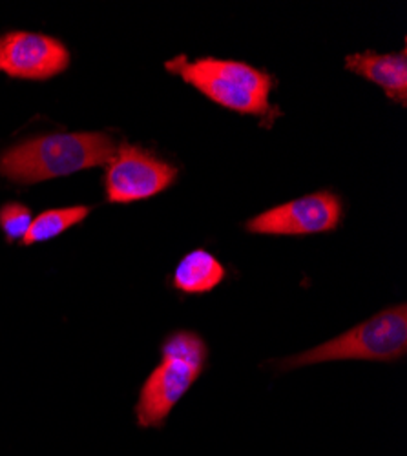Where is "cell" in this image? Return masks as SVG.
<instances>
[{
  "mask_svg": "<svg viewBox=\"0 0 407 456\" xmlns=\"http://www.w3.org/2000/svg\"><path fill=\"white\" fill-rule=\"evenodd\" d=\"M116 151V141L101 132L41 135L4 150L0 154V175L33 184L110 165Z\"/></svg>",
  "mask_w": 407,
  "mask_h": 456,
  "instance_id": "6da1fadb",
  "label": "cell"
},
{
  "mask_svg": "<svg viewBox=\"0 0 407 456\" xmlns=\"http://www.w3.org/2000/svg\"><path fill=\"white\" fill-rule=\"evenodd\" d=\"M346 68L363 79L380 86L386 95L400 102L407 104V53L402 50L400 53H375L367 50L362 53H353L346 59Z\"/></svg>",
  "mask_w": 407,
  "mask_h": 456,
  "instance_id": "ba28073f",
  "label": "cell"
},
{
  "mask_svg": "<svg viewBox=\"0 0 407 456\" xmlns=\"http://www.w3.org/2000/svg\"><path fill=\"white\" fill-rule=\"evenodd\" d=\"M342 201L327 190L274 207L247 221L252 234L265 236H309L338 228L342 221Z\"/></svg>",
  "mask_w": 407,
  "mask_h": 456,
  "instance_id": "5b68a950",
  "label": "cell"
},
{
  "mask_svg": "<svg viewBox=\"0 0 407 456\" xmlns=\"http://www.w3.org/2000/svg\"><path fill=\"white\" fill-rule=\"evenodd\" d=\"M407 353V307H389L377 313L347 332L332 338L322 346H316L305 353L289 356L278 363L280 370H294L298 367L344 362V360H365V362H396Z\"/></svg>",
  "mask_w": 407,
  "mask_h": 456,
  "instance_id": "3957f363",
  "label": "cell"
},
{
  "mask_svg": "<svg viewBox=\"0 0 407 456\" xmlns=\"http://www.w3.org/2000/svg\"><path fill=\"white\" fill-rule=\"evenodd\" d=\"M31 210L20 203H6L0 208V231L8 241H22L31 224Z\"/></svg>",
  "mask_w": 407,
  "mask_h": 456,
  "instance_id": "8fae6325",
  "label": "cell"
},
{
  "mask_svg": "<svg viewBox=\"0 0 407 456\" xmlns=\"http://www.w3.org/2000/svg\"><path fill=\"white\" fill-rule=\"evenodd\" d=\"M225 274V267L216 256L198 248L177 263L172 285L184 294H205L224 281Z\"/></svg>",
  "mask_w": 407,
  "mask_h": 456,
  "instance_id": "9c48e42d",
  "label": "cell"
},
{
  "mask_svg": "<svg viewBox=\"0 0 407 456\" xmlns=\"http://www.w3.org/2000/svg\"><path fill=\"white\" fill-rule=\"evenodd\" d=\"M88 214H90L88 207H66V208L46 210L31 221L29 231L22 240V243L35 245V243L50 241L61 236L62 232H66L73 224H79L81 221H85Z\"/></svg>",
  "mask_w": 407,
  "mask_h": 456,
  "instance_id": "30bf717a",
  "label": "cell"
},
{
  "mask_svg": "<svg viewBox=\"0 0 407 456\" xmlns=\"http://www.w3.org/2000/svg\"><path fill=\"white\" fill-rule=\"evenodd\" d=\"M165 68L227 110L265 116L271 108V75L247 62L212 57L189 61L184 55H177L165 62Z\"/></svg>",
  "mask_w": 407,
  "mask_h": 456,
  "instance_id": "7a4b0ae2",
  "label": "cell"
},
{
  "mask_svg": "<svg viewBox=\"0 0 407 456\" xmlns=\"http://www.w3.org/2000/svg\"><path fill=\"white\" fill-rule=\"evenodd\" d=\"M207 363L161 353V363L146 378L135 405L141 428H163L177 402L189 393Z\"/></svg>",
  "mask_w": 407,
  "mask_h": 456,
  "instance_id": "8992f818",
  "label": "cell"
},
{
  "mask_svg": "<svg viewBox=\"0 0 407 456\" xmlns=\"http://www.w3.org/2000/svg\"><path fill=\"white\" fill-rule=\"evenodd\" d=\"M69 66V52L53 37L12 31L0 37V71L13 79L46 81Z\"/></svg>",
  "mask_w": 407,
  "mask_h": 456,
  "instance_id": "52a82bcc",
  "label": "cell"
},
{
  "mask_svg": "<svg viewBox=\"0 0 407 456\" xmlns=\"http://www.w3.org/2000/svg\"><path fill=\"white\" fill-rule=\"evenodd\" d=\"M177 177V170L139 146L123 142L110 161L104 188L110 203H132L154 198Z\"/></svg>",
  "mask_w": 407,
  "mask_h": 456,
  "instance_id": "277c9868",
  "label": "cell"
}]
</instances>
